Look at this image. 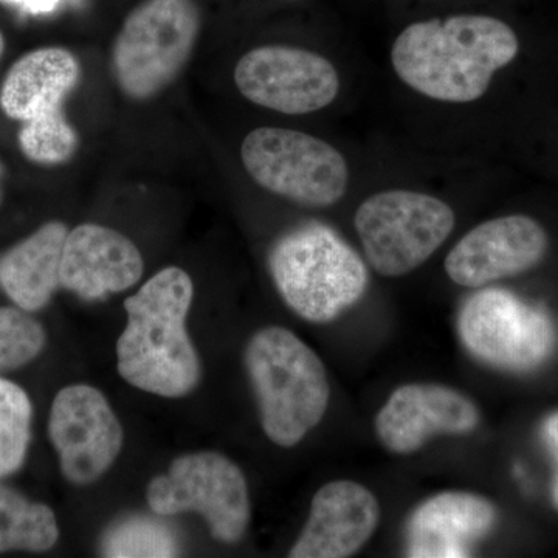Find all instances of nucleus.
Wrapping results in <instances>:
<instances>
[{
	"instance_id": "nucleus-1",
	"label": "nucleus",
	"mask_w": 558,
	"mask_h": 558,
	"mask_svg": "<svg viewBox=\"0 0 558 558\" xmlns=\"http://www.w3.org/2000/svg\"><path fill=\"white\" fill-rule=\"evenodd\" d=\"M515 32L481 14L416 22L392 44V69L400 80L432 100L472 102L519 54Z\"/></svg>"
},
{
	"instance_id": "nucleus-2",
	"label": "nucleus",
	"mask_w": 558,
	"mask_h": 558,
	"mask_svg": "<svg viewBox=\"0 0 558 558\" xmlns=\"http://www.w3.org/2000/svg\"><path fill=\"white\" fill-rule=\"evenodd\" d=\"M193 279L179 267L154 275L124 301L126 328L117 343L119 373L150 395L178 399L201 381V360L186 330Z\"/></svg>"
},
{
	"instance_id": "nucleus-3",
	"label": "nucleus",
	"mask_w": 558,
	"mask_h": 558,
	"mask_svg": "<svg viewBox=\"0 0 558 558\" xmlns=\"http://www.w3.org/2000/svg\"><path fill=\"white\" fill-rule=\"evenodd\" d=\"M244 360L267 438L284 449L296 446L328 410L330 387L322 360L279 326L253 333Z\"/></svg>"
},
{
	"instance_id": "nucleus-4",
	"label": "nucleus",
	"mask_w": 558,
	"mask_h": 558,
	"mask_svg": "<svg viewBox=\"0 0 558 558\" xmlns=\"http://www.w3.org/2000/svg\"><path fill=\"white\" fill-rule=\"evenodd\" d=\"M269 267L284 303L312 323L332 322L368 288L365 263L322 223H307L275 242Z\"/></svg>"
},
{
	"instance_id": "nucleus-5",
	"label": "nucleus",
	"mask_w": 558,
	"mask_h": 558,
	"mask_svg": "<svg viewBox=\"0 0 558 558\" xmlns=\"http://www.w3.org/2000/svg\"><path fill=\"white\" fill-rule=\"evenodd\" d=\"M199 28L193 0L140 3L113 44L112 68L120 89L134 100H148L167 89L189 62Z\"/></svg>"
},
{
	"instance_id": "nucleus-6",
	"label": "nucleus",
	"mask_w": 558,
	"mask_h": 558,
	"mask_svg": "<svg viewBox=\"0 0 558 558\" xmlns=\"http://www.w3.org/2000/svg\"><path fill=\"white\" fill-rule=\"evenodd\" d=\"M457 223L449 204L416 193L392 190L374 194L355 213L363 252L381 277L409 275L447 241Z\"/></svg>"
},
{
	"instance_id": "nucleus-7",
	"label": "nucleus",
	"mask_w": 558,
	"mask_h": 558,
	"mask_svg": "<svg viewBox=\"0 0 558 558\" xmlns=\"http://www.w3.org/2000/svg\"><path fill=\"white\" fill-rule=\"evenodd\" d=\"M241 159L263 189L307 207H330L347 193L340 150L304 132L258 128L242 142Z\"/></svg>"
},
{
	"instance_id": "nucleus-8",
	"label": "nucleus",
	"mask_w": 558,
	"mask_h": 558,
	"mask_svg": "<svg viewBox=\"0 0 558 558\" xmlns=\"http://www.w3.org/2000/svg\"><path fill=\"white\" fill-rule=\"evenodd\" d=\"M150 510L160 517L197 512L211 537L234 545L244 537L252 517L248 484L240 465L218 451L183 454L146 488Z\"/></svg>"
},
{
	"instance_id": "nucleus-9",
	"label": "nucleus",
	"mask_w": 558,
	"mask_h": 558,
	"mask_svg": "<svg viewBox=\"0 0 558 558\" xmlns=\"http://www.w3.org/2000/svg\"><path fill=\"white\" fill-rule=\"evenodd\" d=\"M458 328L465 348L495 368H537L554 344L548 315L506 290L473 295L459 314Z\"/></svg>"
},
{
	"instance_id": "nucleus-10",
	"label": "nucleus",
	"mask_w": 558,
	"mask_h": 558,
	"mask_svg": "<svg viewBox=\"0 0 558 558\" xmlns=\"http://www.w3.org/2000/svg\"><path fill=\"white\" fill-rule=\"evenodd\" d=\"M234 83L248 101L288 116L328 108L340 90L332 62L314 51L288 46L247 51L234 69Z\"/></svg>"
},
{
	"instance_id": "nucleus-11",
	"label": "nucleus",
	"mask_w": 558,
	"mask_h": 558,
	"mask_svg": "<svg viewBox=\"0 0 558 558\" xmlns=\"http://www.w3.org/2000/svg\"><path fill=\"white\" fill-rule=\"evenodd\" d=\"M49 436L64 478L87 486L105 475L124 444L119 417L100 389L70 385L51 403Z\"/></svg>"
},
{
	"instance_id": "nucleus-12",
	"label": "nucleus",
	"mask_w": 558,
	"mask_h": 558,
	"mask_svg": "<svg viewBox=\"0 0 558 558\" xmlns=\"http://www.w3.org/2000/svg\"><path fill=\"white\" fill-rule=\"evenodd\" d=\"M549 238L529 216L487 220L450 250L446 271L454 284L478 289L534 269L545 258Z\"/></svg>"
},
{
	"instance_id": "nucleus-13",
	"label": "nucleus",
	"mask_w": 558,
	"mask_h": 558,
	"mask_svg": "<svg viewBox=\"0 0 558 558\" xmlns=\"http://www.w3.org/2000/svg\"><path fill=\"white\" fill-rule=\"evenodd\" d=\"M475 403L457 389L410 384L395 389L376 417L381 446L396 454L421 450L433 436L468 435L478 427Z\"/></svg>"
},
{
	"instance_id": "nucleus-14",
	"label": "nucleus",
	"mask_w": 558,
	"mask_h": 558,
	"mask_svg": "<svg viewBox=\"0 0 558 558\" xmlns=\"http://www.w3.org/2000/svg\"><path fill=\"white\" fill-rule=\"evenodd\" d=\"M380 520L376 495L354 481H332L312 499L310 519L290 558H347L373 537Z\"/></svg>"
},
{
	"instance_id": "nucleus-15",
	"label": "nucleus",
	"mask_w": 558,
	"mask_h": 558,
	"mask_svg": "<svg viewBox=\"0 0 558 558\" xmlns=\"http://www.w3.org/2000/svg\"><path fill=\"white\" fill-rule=\"evenodd\" d=\"M145 270L137 245L97 223H83L65 238L61 286L87 301L102 300L137 284Z\"/></svg>"
},
{
	"instance_id": "nucleus-16",
	"label": "nucleus",
	"mask_w": 558,
	"mask_h": 558,
	"mask_svg": "<svg viewBox=\"0 0 558 558\" xmlns=\"http://www.w3.org/2000/svg\"><path fill=\"white\" fill-rule=\"evenodd\" d=\"M497 508L481 495L444 492L418 506L409 524V556L469 557L497 523Z\"/></svg>"
},
{
	"instance_id": "nucleus-17",
	"label": "nucleus",
	"mask_w": 558,
	"mask_h": 558,
	"mask_svg": "<svg viewBox=\"0 0 558 558\" xmlns=\"http://www.w3.org/2000/svg\"><path fill=\"white\" fill-rule=\"evenodd\" d=\"M80 80V62L61 47H46L24 54L7 73L0 108L10 119L28 121L61 109Z\"/></svg>"
},
{
	"instance_id": "nucleus-18",
	"label": "nucleus",
	"mask_w": 558,
	"mask_h": 558,
	"mask_svg": "<svg viewBox=\"0 0 558 558\" xmlns=\"http://www.w3.org/2000/svg\"><path fill=\"white\" fill-rule=\"evenodd\" d=\"M68 234V227L53 220L14 245L0 260V284L21 310H43L60 288Z\"/></svg>"
},
{
	"instance_id": "nucleus-19",
	"label": "nucleus",
	"mask_w": 558,
	"mask_h": 558,
	"mask_svg": "<svg viewBox=\"0 0 558 558\" xmlns=\"http://www.w3.org/2000/svg\"><path fill=\"white\" fill-rule=\"evenodd\" d=\"M60 538L57 517L49 506L31 501L0 484V554L9 550L44 553Z\"/></svg>"
},
{
	"instance_id": "nucleus-20",
	"label": "nucleus",
	"mask_w": 558,
	"mask_h": 558,
	"mask_svg": "<svg viewBox=\"0 0 558 558\" xmlns=\"http://www.w3.org/2000/svg\"><path fill=\"white\" fill-rule=\"evenodd\" d=\"M174 531L157 517L132 513L113 521L100 539L102 557H178Z\"/></svg>"
},
{
	"instance_id": "nucleus-21",
	"label": "nucleus",
	"mask_w": 558,
	"mask_h": 558,
	"mask_svg": "<svg viewBox=\"0 0 558 558\" xmlns=\"http://www.w3.org/2000/svg\"><path fill=\"white\" fill-rule=\"evenodd\" d=\"M33 407L27 392L0 379V480L17 472L32 439Z\"/></svg>"
},
{
	"instance_id": "nucleus-22",
	"label": "nucleus",
	"mask_w": 558,
	"mask_h": 558,
	"mask_svg": "<svg viewBox=\"0 0 558 558\" xmlns=\"http://www.w3.org/2000/svg\"><path fill=\"white\" fill-rule=\"evenodd\" d=\"M76 132L65 120L61 109L24 121L20 145L28 159L43 165L69 160L76 149Z\"/></svg>"
},
{
	"instance_id": "nucleus-23",
	"label": "nucleus",
	"mask_w": 558,
	"mask_h": 558,
	"mask_svg": "<svg viewBox=\"0 0 558 558\" xmlns=\"http://www.w3.org/2000/svg\"><path fill=\"white\" fill-rule=\"evenodd\" d=\"M46 341L43 325L27 311L0 307V374L28 365L43 352Z\"/></svg>"
},
{
	"instance_id": "nucleus-24",
	"label": "nucleus",
	"mask_w": 558,
	"mask_h": 558,
	"mask_svg": "<svg viewBox=\"0 0 558 558\" xmlns=\"http://www.w3.org/2000/svg\"><path fill=\"white\" fill-rule=\"evenodd\" d=\"M2 2L13 3L20 7L22 11L31 14H49L60 5V0H2Z\"/></svg>"
},
{
	"instance_id": "nucleus-25",
	"label": "nucleus",
	"mask_w": 558,
	"mask_h": 558,
	"mask_svg": "<svg viewBox=\"0 0 558 558\" xmlns=\"http://www.w3.org/2000/svg\"><path fill=\"white\" fill-rule=\"evenodd\" d=\"M545 436L550 449L556 453L558 461V411L557 413L550 414L548 421H546ZM554 505H556V508L558 509V473L556 484H554Z\"/></svg>"
},
{
	"instance_id": "nucleus-26",
	"label": "nucleus",
	"mask_w": 558,
	"mask_h": 558,
	"mask_svg": "<svg viewBox=\"0 0 558 558\" xmlns=\"http://www.w3.org/2000/svg\"><path fill=\"white\" fill-rule=\"evenodd\" d=\"M3 47H5V40H3L2 33H0V57H2Z\"/></svg>"
}]
</instances>
